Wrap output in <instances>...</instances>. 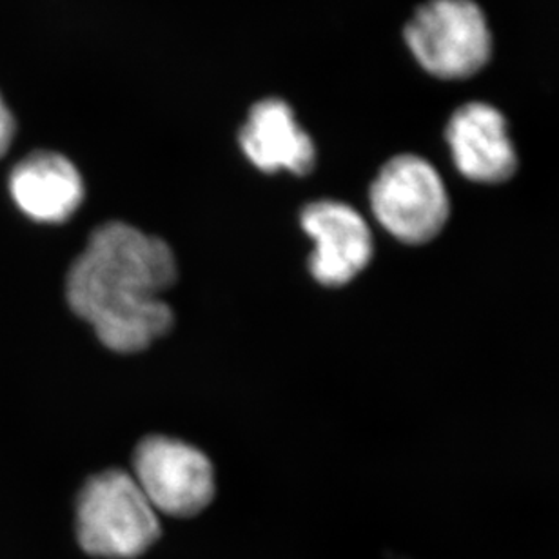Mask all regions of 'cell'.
Wrapping results in <instances>:
<instances>
[{
  "instance_id": "cell-1",
  "label": "cell",
  "mask_w": 559,
  "mask_h": 559,
  "mask_svg": "<svg viewBox=\"0 0 559 559\" xmlns=\"http://www.w3.org/2000/svg\"><path fill=\"white\" fill-rule=\"evenodd\" d=\"M177 278V260L162 238L124 222L97 227L71 265L66 296L108 349L139 353L173 328L162 300Z\"/></svg>"
},
{
  "instance_id": "cell-2",
  "label": "cell",
  "mask_w": 559,
  "mask_h": 559,
  "mask_svg": "<svg viewBox=\"0 0 559 559\" xmlns=\"http://www.w3.org/2000/svg\"><path fill=\"white\" fill-rule=\"evenodd\" d=\"M402 37L419 70L436 81H471L495 59V29L478 0H424Z\"/></svg>"
},
{
  "instance_id": "cell-3",
  "label": "cell",
  "mask_w": 559,
  "mask_h": 559,
  "mask_svg": "<svg viewBox=\"0 0 559 559\" xmlns=\"http://www.w3.org/2000/svg\"><path fill=\"white\" fill-rule=\"evenodd\" d=\"M76 539L93 558L136 559L160 538L158 512L133 474L109 468L87 479L76 500Z\"/></svg>"
},
{
  "instance_id": "cell-4",
  "label": "cell",
  "mask_w": 559,
  "mask_h": 559,
  "mask_svg": "<svg viewBox=\"0 0 559 559\" xmlns=\"http://www.w3.org/2000/svg\"><path fill=\"white\" fill-rule=\"evenodd\" d=\"M378 224L400 242L421 246L438 237L451 216L445 180L418 153L391 156L369 188Z\"/></svg>"
},
{
  "instance_id": "cell-5",
  "label": "cell",
  "mask_w": 559,
  "mask_h": 559,
  "mask_svg": "<svg viewBox=\"0 0 559 559\" xmlns=\"http://www.w3.org/2000/svg\"><path fill=\"white\" fill-rule=\"evenodd\" d=\"M133 478L158 514L197 516L215 498V471L197 447L167 436L140 441Z\"/></svg>"
},
{
  "instance_id": "cell-6",
  "label": "cell",
  "mask_w": 559,
  "mask_h": 559,
  "mask_svg": "<svg viewBox=\"0 0 559 559\" xmlns=\"http://www.w3.org/2000/svg\"><path fill=\"white\" fill-rule=\"evenodd\" d=\"M443 140L452 166L468 182L500 186L520 169V153L503 109L474 98L447 117Z\"/></svg>"
},
{
  "instance_id": "cell-7",
  "label": "cell",
  "mask_w": 559,
  "mask_h": 559,
  "mask_svg": "<svg viewBox=\"0 0 559 559\" xmlns=\"http://www.w3.org/2000/svg\"><path fill=\"white\" fill-rule=\"evenodd\" d=\"M301 227L317 248L309 260L311 275L322 285L349 284L372 259V233L366 218L338 200H318L306 205Z\"/></svg>"
},
{
  "instance_id": "cell-8",
  "label": "cell",
  "mask_w": 559,
  "mask_h": 559,
  "mask_svg": "<svg viewBox=\"0 0 559 559\" xmlns=\"http://www.w3.org/2000/svg\"><path fill=\"white\" fill-rule=\"evenodd\" d=\"M238 145L257 169L270 175L287 171L306 177L317 167V144L284 98L265 97L249 108Z\"/></svg>"
},
{
  "instance_id": "cell-9",
  "label": "cell",
  "mask_w": 559,
  "mask_h": 559,
  "mask_svg": "<svg viewBox=\"0 0 559 559\" xmlns=\"http://www.w3.org/2000/svg\"><path fill=\"white\" fill-rule=\"evenodd\" d=\"M16 207L40 224H62L75 215L86 186L79 167L57 151L38 150L16 162L8 177Z\"/></svg>"
},
{
  "instance_id": "cell-10",
  "label": "cell",
  "mask_w": 559,
  "mask_h": 559,
  "mask_svg": "<svg viewBox=\"0 0 559 559\" xmlns=\"http://www.w3.org/2000/svg\"><path fill=\"white\" fill-rule=\"evenodd\" d=\"M16 135L15 115L11 114L10 106L0 93V158H4L10 151Z\"/></svg>"
}]
</instances>
